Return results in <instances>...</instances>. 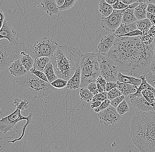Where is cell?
Returning a JSON list of instances; mask_svg holds the SVG:
<instances>
[{
    "label": "cell",
    "instance_id": "cell-39",
    "mask_svg": "<svg viewBox=\"0 0 155 152\" xmlns=\"http://www.w3.org/2000/svg\"><path fill=\"white\" fill-rule=\"evenodd\" d=\"M107 92H105L102 93H99L96 95H94L91 102L95 101H101L102 102L104 101V100L107 99Z\"/></svg>",
    "mask_w": 155,
    "mask_h": 152
},
{
    "label": "cell",
    "instance_id": "cell-17",
    "mask_svg": "<svg viewBox=\"0 0 155 152\" xmlns=\"http://www.w3.org/2000/svg\"><path fill=\"white\" fill-rule=\"evenodd\" d=\"M81 81V68L79 66L76 69L75 73L72 77L68 81L67 85L65 88L71 90L77 89L80 87Z\"/></svg>",
    "mask_w": 155,
    "mask_h": 152
},
{
    "label": "cell",
    "instance_id": "cell-31",
    "mask_svg": "<svg viewBox=\"0 0 155 152\" xmlns=\"http://www.w3.org/2000/svg\"><path fill=\"white\" fill-rule=\"evenodd\" d=\"M116 111L120 116L124 115L130 110L129 105L125 99L120 104L116 107Z\"/></svg>",
    "mask_w": 155,
    "mask_h": 152
},
{
    "label": "cell",
    "instance_id": "cell-40",
    "mask_svg": "<svg viewBox=\"0 0 155 152\" xmlns=\"http://www.w3.org/2000/svg\"><path fill=\"white\" fill-rule=\"evenodd\" d=\"M110 105H111V100L108 99H107L104 101L102 102L101 105L97 108L94 109V110L96 113H99L102 110L106 109Z\"/></svg>",
    "mask_w": 155,
    "mask_h": 152
},
{
    "label": "cell",
    "instance_id": "cell-55",
    "mask_svg": "<svg viewBox=\"0 0 155 152\" xmlns=\"http://www.w3.org/2000/svg\"><path fill=\"white\" fill-rule=\"evenodd\" d=\"M55 1L57 4L58 5V6L60 7L64 5L65 0H55Z\"/></svg>",
    "mask_w": 155,
    "mask_h": 152
},
{
    "label": "cell",
    "instance_id": "cell-7",
    "mask_svg": "<svg viewBox=\"0 0 155 152\" xmlns=\"http://www.w3.org/2000/svg\"><path fill=\"white\" fill-rule=\"evenodd\" d=\"M22 110L16 109L13 113L3 117L0 110L2 118L0 119V139L7 138V134L13 131L15 127L20 121L26 120L27 122L34 123L32 120V113L29 114L28 117H24L21 114Z\"/></svg>",
    "mask_w": 155,
    "mask_h": 152
},
{
    "label": "cell",
    "instance_id": "cell-10",
    "mask_svg": "<svg viewBox=\"0 0 155 152\" xmlns=\"http://www.w3.org/2000/svg\"><path fill=\"white\" fill-rule=\"evenodd\" d=\"M124 11V9H114L108 17L102 16L101 23L103 28L110 32H115L122 23Z\"/></svg>",
    "mask_w": 155,
    "mask_h": 152
},
{
    "label": "cell",
    "instance_id": "cell-16",
    "mask_svg": "<svg viewBox=\"0 0 155 152\" xmlns=\"http://www.w3.org/2000/svg\"><path fill=\"white\" fill-rule=\"evenodd\" d=\"M8 70L11 74L15 77L25 76L28 72L22 65L20 59L11 64L8 66Z\"/></svg>",
    "mask_w": 155,
    "mask_h": 152
},
{
    "label": "cell",
    "instance_id": "cell-59",
    "mask_svg": "<svg viewBox=\"0 0 155 152\" xmlns=\"http://www.w3.org/2000/svg\"><path fill=\"white\" fill-rule=\"evenodd\" d=\"M152 106H153V108L154 110H155V101L153 104H152Z\"/></svg>",
    "mask_w": 155,
    "mask_h": 152
},
{
    "label": "cell",
    "instance_id": "cell-21",
    "mask_svg": "<svg viewBox=\"0 0 155 152\" xmlns=\"http://www.w3.org/2000/svg\"><path fill=\"white\" fill-rule=\"evenodd\" d=\"M137 29V22L130 24H123L121 23L114 34L116 36L124 35Z\"/></svg>",
    "mask_w": 155,
    "mask_h": 152
},
{
    "label": "cell",
    "instance_id": "cell-25",
    "mask_svg": "<svg viewBox=\"0 0 155 152\" xmlns=\"http://www.w3.org/2000/svg\"><path fill=\"white\" fill-rule=\"evenodd\" d=\"M43 72L47 77L49 83H52L53 81L58 78L54 71L53 65L50 61L47 64V65L45 66Z\"/></svg>",
    "mask_w": 155,
    "mask_h": 152
},
{
    "label": "cell",
    "instance_id": "cell-4",
    "mask_svg": "<svg viewBox=\"0 0 155 152\" xmlns=\"http://www.w3.org/2000/svg\"><path fill=\"white\" fill-rule=\"evenodd\" d=\"M82 55L78 48L71 46L68 43L58 45L50 58V62L58 78L68 81L79 66Z\"/></svg>",
    "mask_w": 155,
    "mask_h": 152
},
{
    "label": "cell",
    "instance_id": "cell-60",
    "mask_svg": "<svg viewBox=\"0 0 155 152\" xmlns=\"http://www.w3.org/2000/svg\"><path fill=\"white\" fill-rule=\"evenodd\" d=\"M78 1V0H76V2H77Z\"/></svg>",
    "mask_w": 155,
    "mask_h": 152
},
{
    "label": "cell",
    "instance_id": "cell-33",
    "mask_svg": "<svg viewBox=\"0 0 155 152\" xmlns=\"http://www.w3.org/2000/svg\"><path fill=\"white\" fill-rule=\"evenodd\" d=\"M68 81L61 78H58L52 83H50L53 88L57 89H63L65 88Z\"/></svg>",
    "mask_w": 155,
    "mask_h": 152
},
{
    "label": "cell",
    "instance_id": "cell-29",
    "mask_svg": "<svg viewBox=\"0 0 155 152\" xmlns=\"http://www.w3.org/2000/svg\"><path fill=\"white\" fill-rule=\"evenodd\" d=\"M139 79H141L142 82L139 87H138V89L137 92H141V91L145 89H148L152 91L153 93L154 94L155 98V88L152 87L151 85H150L146 81L145 79V75H142L139 77Z\"/></svg>",
    "mask_w": 155,
    "mask_h": 152
},
{
    "label": "cell",
    "instance_id": "cell-12",
    "mask_svg": "<svg viewBox=\"0 0 155 152\" xmlns=\"http://www.w3.org/2000/svg\"><path fill=\"white\" fill-rule=\"evenodd\" d=\"M16 32L10 23L5 19L3 25L0 29V40L6 39L10 43L18 44L16 38Z\"/></svg>",
    "mask_w": 155,
    "mask_h": 152
},
{
    "label": "cell",
    "instance_id": "cell-41",
    "mask_svg": "<svg viewBox=\"0 0 155 152\" xmlns=\"http://www.w3.org/2000/svg\"><path fill=\"white\" fill-rule=\"evenodd\" d=\"M125 99V96L124 95H122L117 97L111 100V105L116 108L120 103H121Z\"/></svg>",
    "mask_w": 155,
    "mask_h": 152
},
{
    "label": "cell",
    "instance_id": "cell-43",
    "mask_svg": "<svg viewBox=\"0 0 155 152\" xmlns=\"http://www.w3.org/2000/svg\"><path fill=\"white\" fill-rule=\"evenodd\" d=\"M87 89L89 90L94 95H96L99 93V91L98 90L97 88L96 82H93L90 83L87 87Z\"/></svg>",
    "mask_w": 155,
    "mask_h": 152
},
{
    "label": "cell",
    "instance_id": "cell-46",
    "mask_svg": "<svg viewBox=\"0 0 155 152\" xmlns=\"http://www.w3.org/2000/svg\"><path fill=\"white\" fill-rule=\"evenodd\" d=\"M96 82L100 84L102 86V87L105 90L107 82L106 81H105V79H104L101 75H100V76L98 77L97 80Z\"/></svg>",
    "mask_w": 155,
    "mask_h": 152
},
{
    "label": "cell",
    "instance_id": "cell-58",
    "mask_svg": "<svg viewBox=\"0 0 155 152\" xmlns=\"http://www.w3.org/2000/svg\"><path fill=\"white\" fill-rule=\"evenodd\" d=\"M153 60H155V37L153 40Z\"/></svg>",
    "mask_w": 155,
    "mask_h": 152
},
{
    "label": "cell",
    "instance_id": "cell-36",
    "mask_svg": "<svg viewBox=\"0 0 155 152\" xmlns=\"http://www.w3.org/2000/svg\"><path fill=\"white\" fill-rule=\"evenodd\" d=\"M30 72L31 73L37 76L40 79H41L44 81L48 82V79H47V77H46L45 73H44L43 72L40 71V70L36 69L35 67L32 68L30 70Z\"/></svg>",
    "mask_w": 155,
    "mask_h": 152
},
{
    "label": "cell",
    "instance_id": "cell-3",
    "mask_svg": "<svg viewBox=\"0 0 155 152\" xmlns=\"http://www.w3.org/2000/svg\"><path fill=\"white\" fill-rule=\"evenodd\" d=\"M12 87L15 98L28 101L48 96L54 89L49 82L40 79L30 71L25 76L15 77Z\"/></svg>",
    "mask_w": 155,
    "mask_h": 152
},
{
    "label": "cell",
    "instance_id": "cell-50",
    "mask_svg": "<svg viewBox=\"0 0 155 152\" xmlns=\"http://www.w3.org/2000/svg\"><path fill=\"white\" fill-rule=\"evenodd\" d=\"M125 4L129 5L137 2H139V0H120Z\"/></svg>",
    "mask_w": 155,
    "mask_h": 152
},
{
    "label": "cell",
    "instance_id": "cell-14",
    "mask_svg": "<svg viewBox=\"0 0 155 152\" xmlns=\"http://www.w3.org/2000/svg\"><path fill=\"white\" fill-rule=\"evenodd\" d=\"M116 37V35L114 33L104 37L98 45V53L103 55L107 54L113 46Z\"/></svg>",
    "mask_w": 155,
    "mask_h": 152
},
{
    "label": "cell",
    "instance_id": "cell-49",
    "mask_svg": "<svg viewBox=\"0 0 155 152\" xmlns=\"http://www.w3.org/2000/svg\"><path fill=\"white\" fill-rule=\"evenodd\" d=\"M5 19V15L2 10L0 9V29L2 28Z\"/></svg>",
    "mask_w": 155,
    "mask_h": 152
},
{
    "label": "cell",
    "instance_id": "cell-47",
    "mask_svg": "<svg viewBox=\"0 0 155 152\" xmlns=\"http://www.w3.org/2000/svg\"><path fill=\"white\" fill-rule=\"evenodd\" d=\"M146 12L151 13H155V4L150 3L147 6Z\"/></svg>",
    "mask_w": 155,
    "mask_h": 152
},
{
    "label": "cell",
    "instance_id": "cell-42",
    "mask_svg": "<svg viewBox=\"0 0 155 152\" xmlns=\"http://www.w3.org/2000/svg\"><path fill=\"white\" fill-rule=\"evenodd\" d=\"M112 6L114 9L124 10L127 8L128 7V5L125 4L120 0H117L116 3Z\"/></svg>",
    "mask_w": 155,
    "mask_h": 152
},
{
    "label": "cell",
    "instance_id": "cell-53",
    "mask_svg": "<svg viewBox=\"0 0 155 152\" xmlns=\"http://www.w3.org/2000/svg\"><path fill=\"white\" fill-rule=\"evenodd\" d=\"M149 70L150 71L155 73V60H154L151 63Z\"/></svg>",
    "mask_w": 155,
    "mask_h": 152
},
{
    "label": "cell",
    "instance_id": "cell-37",
    "mask_svg": "<svg viewBox=\"0 0 155 152\" xmlns=\"http://www.w3.org/2000/svg\"><path fill=\"white\" fill-rule=\"evenodd\" d=\"M123 95L120 91L118 89V88H116L113 89L107 92V99L111 100L114 99L116 98L117 97Z\"/></svg>",
    "mask_w": 155,
    "mask_h": 152
},
{
    "label": "cell",
    "instance_id": "cell-45",
    "mask_svg": "<svg viewBox=\"0 0 155 152\" xmlns=\"http://www.w3.org/2000/svg\"><path fill=\"white\" fill-rule=\"evenodd\" d=\"M117 82H107L105 91L106 92H108L109 91L113 89L117 88Z\"/></svg>",
    "mask_w": 155,
    "mask_h": 152
},
{
    "label": "cell",
    "instance_id": "cell-15",
    "mask_svg": "<svg viewBox=\"0 0 155 152\" xmlns=\"http://www.w3.org/2000/svg\"><path fill=\"white\" fill-rule=\"evenodd\" d=\"M139 4V2L134 3L129 5L127 8L124 9L122 24H130L137 22V19L134 15V10Z\"/></svg>",
    "mask_w": 155,
    "mask_h": 152
},
{
    "label": "cell",
    "instance_id": "cell-34",
    "mask_svg": "<svg viewBox=\"0 0 155 152\" xmlns=\"http://www.w3.org/2000/svg\"><path fill=\"white\" fill-rule=\"evenodd\" d=\"M155 37L151 35L148 32L143 33L141 36H140V39L141 41L147 44H150L153 43Z\"/></svg>",
    "mask_w": 155,
    "mask_h": 152
},
{
    "label": "cell",
    "instance_id": "cell-30",
    "mask_svg": "<svg viewBox=\"0 0 155 152\" xmlns=\"http://www.w3.org/2000/svg\"><path fill=\"white\" fill-rule=\"evenodd\" d=\"M29 101L28 100H23L18 98H15L13 100V105L16 109H19L21 110L27 109L28 106Z\"/></svg>",
    "mask_w": 155,
    "mask_h": 152
},
{
    "label": "cell",
    "instance_id": "cell-23",
    "mask_svg": "<svg viewBox=\"0 0 155 152\" xmlns=\"http://www.w3.org/2000/svg\"><path fill=\"white\" fill-rule=\"evenodd\" d=\"M99 11L104 17L109 16L113 12L114 9L111 5L105 2V0H100L98 5Z\"/></svg>",
    "mask_w": 155,
    "mask_h": 152
},
{
    "label": "cell",
    "instance_id": "cell-9",
    "mask_svg": "<svg viewBox=\"0 0 155 152\" xmlns=\"http://www.w3.org/2000/svg\"><path fill=\"white\" fill-rule=\"evenodd\" d=\"M96 54L101 75L107 82H117V74L119 72L118 68L106 55L99 53Z\"/></svg>",
    "mask_w": 155,
    "mask_h": 152
},
{
    "label": "cell",
    "instance_id": "cell-57",
    "mask_svg": "<svg viewBox=\"0 0 155 152\" xmlns=\"http://www.w3.org/2000/svg\"><path fill=\"white\" fill-rule=\"evenodd\" d=\"M150 1L151 0H139V2L144 3L148 5L150 3Z\"/></svg>",
    "mask_w": 155,
    "mask_h": 152
},
{
    "label": "cell",
    "instance_id": "cell-44",
    "mask_svg": "<svg viewBox=\"0 0 155 152\" xmlns=\"http://www.w3.org/2000/svg\"><path fill=\"white\" fill-rule=\"evenodd\" d=\"M142 34H143L142 32L139 31L138 29H137V30H134V31H131L130 32L124 35L120 36L118 37H123L139 36H141Z\"/></svg>",
    "mask_w": 155,
    "mask_h": 152
},
{
    "label": "cell",
    "instance_id": "cell-2",
    "mask_svg": "<svg viewBox=\"0 0 155 152\" xmlns=\"http://www.w3.org/2000/svg\"><path fill=\"white\" fill-rule=\"evenodd\" d=\"M130 131L134 144L140 152H155V110L134 114Z\"/></svg>",
    "mask_w": 155,
    "mask_h": 152
},
{
    "label": "cell",
    "instance_id": "cell-48",
    "mask_svg": "<svg viewBox=\"0 0 155 152\" xmlns=\"http://www.w3.org/2000/svg\"><path fill=\"white\" fill-rule=\"evenodd\" d=\"M146 18H148L150 20L152 25H155V13H146Z\"/></svg>",
    "mask_w": 155,
    "mask_h": 152
},
{
    "label": "cell",
    "instance_id": "cell-35",
    "mask_svg": "<svg viewBox=\"0 0 155 152\" xmlns=\"http://www.w3.org/2000/svg\"><path fill=\"white\" fill-rule=\"evenodd\" d=\"M145 77L147 82L152 87L155 88V73L149 70L145 74Z\"/></svg>",
    "mask_w": 155,
    "mask_h": 152
},
{
    "label": "cell",
    "instance_id": "cell-19",
    "mask_svg": "<svg viewBox=\"0 0 155 152\" xmlns=\"http://www.w3.org/2000/svg\"><path fill=\"white\" fill-rule=\"evenodd\" d=\"M117 88L120 91L123 95L125 97L135 93L138 89L137 86L131 84L121 83L118 81H117Z\"/></svg>",
    "mask_w": 155,
    "mask_h": 152
},
{
    "label": "cell",
    "instance_id": "cell-1",
    "mask_svg": "<svg viewBox=\"0 0 155 152\" xmlns=\"http://www.w3.org/2000/svg\"><path fill=\"white\" fill-rule=\"evenodd\" d=\"M153 47V43L146 44L140 36H116L113 46L106 55L118 68L119 72L139 78L146 74L154 60Z\"/></svg>",
    "mask_w": 155,
    "mask_h": 152
},
{
    "label": "cell",
    "instance_id": "cell-5",
    "mask_svg": "<svg viewBox=\"0 0 155 152\" xmlns=\"http://www.w3.org/2000/svg\"><path fill=\"white\" fill-rule=\"evenodd\" d=\"M79 66L81 68V88H87L91 82H96L101 75L97 54L94 53L82 54Z\"/></svg>",
    "mask_w": 155,
    "mask_h": 152
},
{
    "label": "cell",
    "instance_id": "cell-56",
    "mask_svg": "<svg viewBox=\"0 0 155 152\" xmlns=\"http://www.w3.org/2000/svg\"><path fill=\"white\" fill-rule=\"evenodd\" d=\"M105 1L107 3H108V4L112 6L116 3L117 0H105Z\"/></svg>",
    "mask_w": 155,
    "mask_h": 152
},
{
    "label": "cell",
    "instance_id": "cell-22",
    "mask_svg": "<svg viewBox=\"0 0 155 152\" xmlns=\"http://www.w3.org/2000/svg\"><path fill=\"white\" fill-rule=\"evenodd\" d=\"M20 60L22 65L24 66L27 71H30V70L33 67L34 59L29 54L28 50H26L22 52Z\"/></svg>",
    "mask_w": 155,
    "mask_h": 152
},
{
    "label": "cell",
    "instance_id": "cell-52",
    "mask_svg": "<svg viewBox=\"0 0 155 152\" xmlns=\"http://www.w3.org/2000/svg\"><path fill=\"white\" fill-rule=\"evenodd\" d=\"M148 33L151 35L155 37V25H152L148 31Z\"/></svg>",
    "mask_w": 155,
    "mask_h": 152
},
{
    "label": "cell",
    "instance_id": "cell-51",
    "mask_svg": "<svg viewBox=\"0 0 155 152\" xmlns=\"http://www.w3.org/2000/svg\"><path fill=\"white\" fill-rule=\"evenodd\" d=\"M101 103L102 102L101 101H95L92 102L91 105V108L94 109L97 108L101 105Z\"/></svg>",
    "mask_w": 155,
    "mask_h": 152
},
{
    "label": "cell",
    "instance_id": "cell-6",
    "mask_svg": "<svg viewBox=\"0 0 155 152\" xmlns=\"http://www.w3.org/2000/svg\"><path fill=\"white\" fill-rule=\"evenodd\" d=\"M18 44H13L5 39L0 40V70L9 66L20 59L22 52L26 51Z\"/></svg>",
    "mask_w": 155,
    "mask_h": 152
},
{
    "label": "cell",
    "instance_id": "cell-11",
    "mask_svg": "<svg viewBox=\"0 0 155 152\" xmlns=\"http://www.w3.org/2000/svg\"><path fill=\"white\" fill-rule=\"evenodd\" d=\"M100 122L106 126L113 125L120 121L121 116L116 111V108L110 105L106 109L98 113Z\"/></svg>",
    "mask_w": 155,
    "mask_h": 152
},
{
    "label": "cell",
    "instance_id": "cell-18",
    "mask_svg": "<svg viewBox=\"0 0 155 152\" xmlns=\"http://www.w3.org/2000/svg\"><path fill=\"white\" fill-rule=\"evenodd\" d=\"M41 5L42 10L49 16L58 14L60 12L59 7L55 0H43L41 1Z\"/></svg>",
    "mask_w": 155,
    "mask_h": 152
},
{
    "label": "cell",
    "instance_id": "cell-24",
    "mask_svg": "<svg viewBox=\"0 0 155 152\" xmlns=\"http://www.w3.org/2000/svg\"><path fill=\"white\" fill-rule=\"evenodd\" d=\"M148 5L144 3L139 2V5L136 7L134 10V14L137 20L146 18V9Z\"/></svg>",
    "mask_w": 155,
    "mask_h": 152
},
{
    "label": "cell",
    "instance_id": "cell-32",
    "mask_svg": "<svg viewBox=\"0 0 155 152\" xmlns=\"http://www.w3.org/2000/svg\"><path fill=\"white\" fill-rule=\"evenodd\" d=\"M141 94L145 99L150 104H153L155 101L154 95L153 92L150 90H143L141 91Z\"/></svg>",
    "mask_w": 155,
    "mask_h": 152
},
{
    "label": "cell",
    "instance_id": "cell-13",
    "mask_svg": "<svg viewBox=\"0 0 155 152\" xmlns=\"http://www.w3.org/2000/svg\"><path fill=\"white\" fill-rule=\"evenodd\" d=\"M129 97L131 104L136 107L139 112L144 113L154 110L152 104L149 103L143 96H137L133 94L129 95Z\"/></svg>",
    "mask_w": 155,
    "mask_h": 152
},
{
    "label": "cell",
    "instance_id": "cell-26",
    "mask_svg": "<svg viewBox=\"0 0 155 152\" xmlns=\"http://www.w3.org/2000/svg\"><path fill=\"white\" fill-rule=\"evenodd\" d=\"M50 61V58L48 57H41L34 59V67L43 72L47 64Z\"/></svg>",
    "mask_w": 155,
    "mask_h": 152
},
{
    "label": "cell",
    "instance_id": "cell-38",
    "mask_svg": "<svg viewBox=\"0 0 155 152\" xmlns=\"http://www.w3.org/2000/svg\"><path fill=\"white\" fill-rule=\"evenodd\" d=\"M76 0H65L64 3L61 7H59L60 11H64L70 9L76 3Z\"/></svg>",
    "mask_w": 155,
    "mask_h": 152
},
{
    "label": "cell",
    "instance_id": "cell-20",
    "mask_svg": "<svg viewBox=\"0 0 155 152\" xmlns=\"http://www.w3.org/2000/svg\"><path fill=\"white\" fill-rule=\"evenodd\" d=\"M117 80L121 83L131 84L137 86V87L140 86L142 82L141 79L136 78L134 76L124 75L120 72L118 73L117 74Z\"/></svg>",
    "mask_w": 155,
    "mask_h": 152
},
{
    "label": "cell",
    "instance_id": "cell-27",
    "mask_svg": "<svg viewBox=\"0 0 155 152\" xmlns=\"http://www.w3.org/2000/svg\"><path fill=\"white\" fill-rule=\"evenodd\" d=\"M152 25L151 21L148 18L137 20V29L143 33L148 32Z\"/></svg>",
    "mask_w": 155,
    "mask_h": 152
},
{
    "label": "cell",
    "instance_id": "cell-54",
    "mask_svg": "<svg viewBox=\"0 0 155 152\" xmlns=\"http://www.w3.org/2000/svg\"><path fill=\"white\" fill-rule=\"evenodd\" d=\"M96 83L97 88L99 92L100 93H104V92H106V91H105V90L102 87V86L100 85V84H99L98 83H97V82H96Z\"/></svg>",
    "mask_w": 155,
    "mask_h": 152
},
{
    "label": "cell",
    "instance_id": "cell-8",
    "mask_svg": "<svg viewBox=\"0 0 155 152\" xmlns=\"http://www.w3.org/2000/svg\"><path fill=\"white\" fill-rule=\"evenodd\" d=\"M59 45L53 39L43 37L34 42L28 50L29 54L34 59L41 57L51 58Z\"/></svg>",
    "mask_w": 155,
    "mask_h": 152
},
{
    "label": "cell",
    "instance_id": "cell-28",
    "mask_svg": "<svg viewBox=\"0 0 155 152\" xmlns=\"http://www.w3.org/2000/svg\"><path fill=\"white\" fill-rule=\"evenodd\" d=\"M80 99L87 102H91L94 95L87 88H82L79 91Z\"/></svg>",
    "mask_w": 155,
    "mask_h": 152
}]
</instances>
